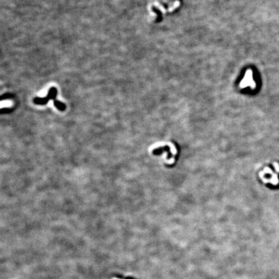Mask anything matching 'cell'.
Wrapping results in <instances>:
<instances>
[{
  "label": "cell",
  "instance_id": "1",
  "mask_svg": "<svg viewBox=\"0 0 279 279\" xmlns=\"http://www.w3.org/2000/svg\"><path fill=\"white\" fill-rule=\"evenodd\" d=\"M253 76H252V71L251 70L247 71L246 73L245 74L244 78L243 79L241 84H240V87L241 88H244L247 86H250L252 89H253L255 87V83L254 80H253Z\"/></svg>",
  "mask_w": 279,
  "mask_h": 279
},
{
  "label": "cell",
  "instance_id": "2",
  "mask_svg": "<svg viewBox=\"0 0 279 279\" xmlns=\"http://www.w3.org/2000/svg\"><path fill=\"white\" fill-rule=\"evenodd\" d=\"M50 101L49 98H48L47 96L45 97H36L33 100L34 103L36 105H41V106H43V105H46Z\"/></svg>",
  "mask_w": 279,
  "mask_h": 279
},
{
  "label": "cell",
  "instance_id": "3",
  "mask_svg": "<svg viewBox=\"0 0 279 279\" xmlns=\"http://www.w3.org/2000/svg\"><path fill=\"white\" fill-rule=\"evenodd\" d=\"M57 94H58V90L55 87H52L50 88L47 96L49 98L50 100H54L56 98Z\"/></svg>",
  "mask_w": 279,
  "mask_h": 279
},
{
  "label": "cell",
  "instance_id": "4",
  "mask_svg": "<svg viewBox=\"0 0 279 279\" xmlns=\"http://www.w3.org/2000/svg\"><path fill=\"white\" fill-rule=\"evenodd\" d=\"M54 105H55V106L57 109L61 110V111H64L66 109L65 105L59 100H55V101H54Z\"/></svg>",
  "mask_w": 279,
  "mask_h": 279
},
{
  "label": "cell",
  "instance_id": "5",
  "mask_svg": "<svg viewBox=\"0 0 279 279\" xmlns=\"http://www.w3.org/2000/svg\"><path fill=\"white\" fill-rule=\"evenodd\" d=\"M112 279H119V278H112Z\"/></svg>",
  "mask_w": 279,
  "mask_h": 279
}]
</instances>
